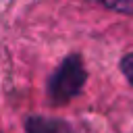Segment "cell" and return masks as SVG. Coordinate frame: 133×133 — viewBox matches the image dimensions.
<instances>
[{
  "label": "cell",
  "mask_w": 133,
  "mask_h": 133,
  "mask_svg": "<svg viewBox=\"0 0 133 133\" xmlns=\"http://www.w3.org/2000/svg\"><path fill=\"white\" fill-rule=\"evenodd\" d=\"M87 81V71L79 54H69L48 77V102L52 106H64L77 98Z\"/></svg>",
  "instance_id": "obj_1"
},
{
  "label": "cell",
  "mask_w": 133,
  "mask_h": 133,
  "mask_svg": "<svg viewBox=\"0 0 133 133\" xmlns=\"http://www.w3.org/2000/svg\"><path fill=\"white\" fill-rule=\"evenodd\" d=\"M121 73L125 75V79L133 85V52H129V54H125L123 58H121Z\"/></svg>",
  "instance_id": "obj_4"
},
{
  "label": "cell",
  "mask_w": 133,
  "mask_h": 133,
  "mask_svg": "<svg viewBox=\"0 0 133 133\" xmlns=\"http://www.w3.org/2000/svg\"><path fill=\"white\" fill-rule=\"evenodd\" d=\"M25 131L27 133H85L77 125L64 121V118H54V116H42L33 114L27 116L25 121Z\"/></svg>",
  "instance_id": "obj_2"
},
{
  "label": "cell",
  "mask_w": 133,
  "mask_h": 133,
  "mask_svg": "<svg viewBox=\"0 0 133 133\" xmlns=\"http://www.w3.org/2000/svg\"><path fill=\"white\" fill-rule=\"evenodd\" d=\"M87 2H94V4H98L102 8L118 12V15L133 17V0H87Z\"/></svg>",
  "instance_id": "obj_3"
}]
</instances>
